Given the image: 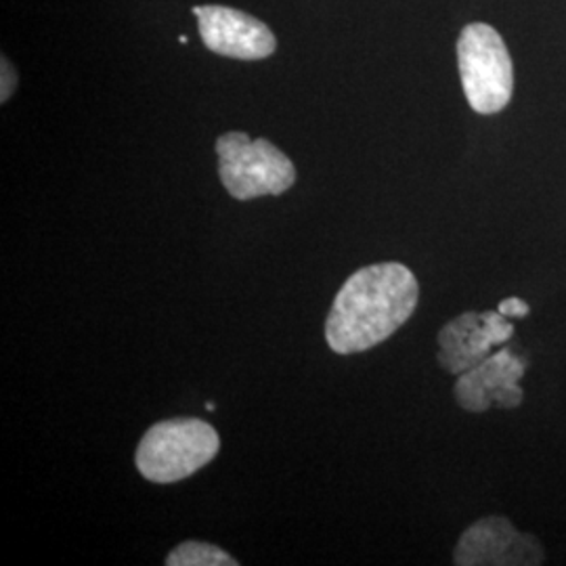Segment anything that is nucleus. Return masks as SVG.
Returning <instances> with one entry per match:
<instances>
[{
  "mask_svg": "<svg viewBox=\"0 0 566 566\" xmlns=\"http://www.w3.org/2000/svg\"><path fill=\"white\" fill-rule=\"evenodd\" d=\"M418 296V280L405 264L359 269L334 298L325 322V340L338 355L369 350L407 324Z\"/></svg>",
  "mask_w": 566,
  "mask_h": 566,
  "instance_id": "f257e3e1",
  "label": "nucleus"
},
{
  "mask_svg": "<svg viewBox=\"0 0 566 566\" xmlns=\"http://www.w3.org/2000/svg\"><path fill=\"white\" fill-rule=\"evenodd\" d=\"M221 449L217 430L203 420L175 418L151 426L137 447L135 462L151 483H177L210 464Z\"/></svg>",
  "mask_w": 566,
  "mask_h": 566,
  "instance_id": "f03ea898",
  "label": "nucleus"
},
{
  "mask_svg": "<svg viewBox=\"0 0 566 566\" xmlns=\"http://www.w3.org/2000/svg\"><path fill=\"white\" fill-rule=\"evenodd\" d=\"M217 154L221 181L235 200L282 196L296 182L294 164L266 139L224 133L217 142Z\"/></svg>",
  "mask_w": 566,
  "mask_h": 566,
  "instance_id": "7ed1b4c3",
  "label": "nucleus"
},
{
  "mask_svg": "<svg viewBox=\"0 0 566 566\" xmlns=\"http://www.w3.org/2000/svg\"><path fill=\"white\" fill-rule=\"evenodd\" d=\"M458 61L470 107L483 116L502 112L514 93V65L500 32L486 23L465 25Z\"/></svg>",
  "mask_w": 566,
  "mask_h": 566,
  "instance_id": "20e7f679",
  "label": "nucleus"
},
{
  "mask_svg": "<svg viewBox=\"0 0 566 566\" xmlns=\"http://www.w3.org/2000/svg\"><path fill=\"white\" fill-rule=\"evenodd\" d=\"M202 41L212 53L233 60H264L273 55L277 41L263 21L229 7L203 4L193 9Z\"/></svg>",
  "mask_w": 566,
  "mask_h": 566,
  "instance_id": "39448f33",
  "label": "nucleus"
},
{
  "mask_svg": "<svg viewBox=\"0 0 566 566\" xmlns=\"http://www.w3.org/2000/svg\"><path fill=\"white\" fill-rule=\"evenodd\" d=\"M544 549L535 537L518 533L514 525L491 516L470 526L460 537L453 563L458 566L539 565Z\"/></svg>",
  "mask_w": 566,
  "mask_h": 566,
  "instance_id": "423d86ee",
  "label": "nucleus"
},
{
  "mask_svg": "<svg viewBox=\"0 0 566 566\" xmlns=\"http://www.w3.org/2000/svg\"><path fill=\"white\" fill-rule=\"evenodd\" d=\"M512 334L514 327L500 311L465 313L441 329L439 364L451 374H465L485 361L493 344L506 343Z\"/></svg>",
  "mask_w": 566,
  "mask_h": 566,
  "instance_id": "0eeeda50",
  "label": "nucleus"
},
{
  "mask_svg": "<svg viewBox=\"0 0 566 566\" xmlns=\"http://www.w3.org/2000/svg\"><path fill=\"white\" fill-rule=\"evenodd\" d=\"M523 374L525 365L512 357L510 350H502L465 371L455 385V399L468 411H486L493 401L502 407H516L523 401V390L516 386Z\"/></svg>",
  "mask_w": 566,
  "mask_h": 566,
  "instance_id": "6e6552de",
  "label": "nucleus"
},
{
  "mask_svg": "<svg viewBox=\"0 0 566 566\" xmlns=\"http://www.w3.org/2000/svg\"><path fill=\"white\" fill-rule=\"evenodd\" d=\"M168 566H235L238 560H233L224 549L203 544V542H182L181 546L175 547L168 558Z\"/></svg>",
  "mask_w": 566,
  "mask_h": 566,
  "instance_id": "1a4fd4ad",
  "label": "nucleus"
},
{
  "mask_svg": "<svg viewBox=\"0 0 566 566\" xmlns=\"http://www.w3.org/2000/svg\"><path fill=\"white\" fill-rule=\"evenodd\" d=\"M15 84H18V76H15L13 65L2 57V91H0V99H2V103L7 102V99L13 95Z\"/></svg>",
  "mask_w": 566,
  "mask_h": 566,
  "instance_id": "9d476101",
  "label": "nucleus"
},
{
  "mask_svg": "<svg viewBox=\"0 0 566 566\" xmlns=\"http://www.w3.org/2000/svg\"><path fill=\"white\" fill-rule=\"evenodd\" d=\"M497 311L502 315H506V317H525V315H528L531 306L525 301H521V298H507V301L500 303Z\"/></svg>",
  "mask_w": 566,
  "mask_h": 566,
  "instance_id": "9b49d317",
  "label": "nucleus"
},
{
  "mask_svg": "<svg viewBox=\"0 0 566 566\" xmlns=\"http://www.w3.org/2000/svg\"><path fill=\"white\" fill-rule=\"evenodd\" d=\"M206 409H208V411H214V403H206Z\"/></svg>",
  "mask_w": 566,
  "mask_h": 566,
  "instance_id": "f8f14e48",
  "label": "nucleus"
}]
</instances>
